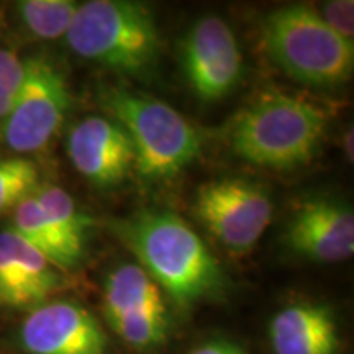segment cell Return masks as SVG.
I'll use <instances>...</instances> for the list:
<instances>
[{
	"label": "cell",
	"instance_id": "6da1fadb",
	"mask_svg": "<svg viewBox=\"0 0 354 354\" xmlns=\"http://www.w3.org/2000/svg\"><path fill=\"white\" fill-rule=\"evenodd\" d=\"M149 277L183 308L218 290L223 272L202 238L179 215L140 210L112 223Z\"/></svg>",
	"mask_w": 354,
	"mask_h": 354
},
{
	"label": "cell",
	"instance_id": "7a4b0ae2",
	"mask_svg": "<svg viewBox=\"0 0 354 354\" xmlns=\"http://www.w3.org/2000/svg\"><path fill=\"white\" fill-rule=\"evenodd\" d=\"M325 128V113L317 105L286 94L268 95L238 113L230 145L251 165L289 171L312 161Z\"/></svg>",
	"mask_w": 354,
	"mask_h": 354
},
{
	"label": "cell",
	"instance_id": "3957f363",
	"mask_svg": "<svg viewBox=\"0 0 354 354\" xmlns=\"http://www.w3.org/2000/svg\"><path fill=\"white\" fill-rule=\"evenodd\" d=\"M64 38L81 57L131 76L149 73L161 53L151 12L128 0L81 3Z\"/></svg>",
	"mask_w": 354,
	"mask_h": 354
},
{
	"label": "cell",
	"instance_id": "277c9868",
	"mask_svg": "<svg viewBox=\"0 0 354 354\" xmlns=\"http://www.w3.org/2000/svg\"><path fill=\"white\" fill-rule=\"evenodd\" d=\"M100 102L135 149V169L149 183L179 176L201 153L194 125L165 102L127 88H105Z\"/></svg>",
	"mask_w": 354,
	"mask_h": 354
},
{
	"label": "cell",
	"instance_id": "5b68a950",
	"mask_svg": "<svg viewBox=\"0 0 354 354\" xmlns=\"http://www.w3.org/2000/svg\"><path fill=\"white\" fill-rule=\"evenodd\" d=\"M261 35L272 63L295 81L335 87L351 77L353 41L336 33L315 8H277L264 19Z\"/></svg>",
	"mask_w": 354,
	"mask_h": 354
},
{
	"label": "cell",
	"instance_id": "8992f818",
	"mask_svg": "<svg viewBox=\"0 0 354 354\" xmlns=\"http://www.w3.org/2000/svg\"><path fill=\"white\" fill-rule=\"evenodd\" d=\"M71 95L64 74L44 56L24 61V77L3 122V140L17 153L43 149L63 125Z\"/></svg>",
	"mask_w": 354,
	"mask_h": 354
},
{
	"label": "cell",
	"instance_id": "52a82bcc",
	"mask_svg": "<svg viewBox=\"0 0 354 354\" xmlns=\"http://www.w3.org/2000/svg\"><path fill=\"white\" fill-rule=\"evenodd\" d=\"M194 212L215 240L234 253H245L271 223L272 202L259 184L225 177L198 187Z\"/></svg>",
	"mask_w": 354,
	"mask_h": 354
},
{
	"label": "cell",
	"instance_id": "ba28073f",
	"mask_svg": "<svg viewBox=\"0 0 354 354\" xmlns=\"http://www.w3.org/2000/svg\"><path fill=\"white\" fill-rule=\"evenodd\" d=\"M241 64L243 56L233 30L220 17H203L180 41L185 81L202 102L227 97L240 81Z\"/></svg>",
	"mask_w": 354,
	"mask_h": 354
},
{
	"label": "cell",
	"instance_id": "9c48e42d",
	"mask_svg": "<svg viewBox=\"0 0 354 354\" xmlns=\"http://www.w3.org/2000/svg\"><path fill=\"white\" fill-rule=\"evenodd\" d=\"M20 339L28 354H105L107 336L97 318L74 302L41 304L25 318Z\"/></svg>",
	"mask_w": 354,
	"mask_h": 354
},
{
	"label": "cell",
	"instance_id": "30bf717a",
	"mask_svg": "<svg viewBox=\"0 0 354 354\" xmlns=\"http://www.w3.org/2000/svg\"><path fill=\"white\" fill-rule=\"evenodd\" d=\"M292 253L317 263H339L354 253V214L336 198H310L295 210L286 232Z\"/></svg>",
	"mask_w": 354,
	"mask_h": 354
},
{
	"label": "cell",
	"instance_id": "8fae6325",
	"mask_svg": "<svg viewBox=\"0 0 354 354\" xmlns=\"http://www.w3.org/2000/svg\"><path fill=\"white\" fill-rule=\"evenodd\" d=\"M68 156L81 176L97 187H115L135 169V149L113 118L87 117L68 136Z\"/></svg>",
	"mask_w": 354,
	"mask_h": 354
},
{
	"label": "cell",
	"instance_id": "7c38bea8",
	"mask_svg": "<svg viewBox=\"0 0 354 354\" xmlns=\"http://www.w3.org/2000/svg\"><path fill=\"white\" fill-rule=\"evenodd\" d=\"M61 284L56 266L10 228L0 232V305L38 307Z\"/></svg>",
	"mask_w": 354,
	"mask_h": 354
},
{
	"label": "cell",
	"instance_id": "4fadbf2b",
	"mask_svg": "<svg viewBox=\"0 0 354 354\" xmlns=\"http://www.w3.org/2000/svg\"><path fill=\"white\" fill-rule=\"evenodd\" d=\"M269 338L276 354H338L339 333L331 310L295 304L272 318Z\"/></svg>",
	"mask_w": 354,
	"mask_h": 354
},
{
	"label": "cell",
	"instance_id": "5bb4252c",
	"mask_svg": "<svg viewBox=\"0 0 354 354\" xmlns=\"http://www.w3.org/2000/svg\"><path fill=\"white\" fill-rule=\"evenodd\" d=\"M166 308L162 290L140 264H122L105 281L104 313L107 322L140 312Z\"/></svg>",
	"mask_w": 354,
	"mask_h": 354
},
{
	"label": "cell",
	"instance_id": "9a60e30c",
	"mask_svg": "<svg viewBox=\"0 0 354 354\" xmlns=\"http://www.w3.org/2000/svg\"><path fill=\"white\" fill-rule=\"evenodd\" d=\"M10 230L61 271L76 268L84 259L64 241L35 196H30L15 207Z\"/></svg>",
	"mask_w": 354,
	"mask_h": 354
},
{
	"label": "cell",
	"instance_id": "2e32d148",
	"mask_svg": "<svg viewBox=\"0 0 354 354\" xmlns=\"http://www.w3.org/2000/svg\"><path fill=\"white\" fill-rule=\"evenodd\" d=\"M33 196L57 232L61 233V236L64 238V241L84 258L87 232L92 225L91 218L84 215L74 198L57 185L39 184Z\"/></svg>",
	"mask_w": 354,
	"mask_h": 354
},
{
	"label": "cell",
	"instance_id": "e0dca14e",
	"mask_svg": "<svg viewBox=\"0 0 354 354\" xmlns=\"http://www.w3.org/2000/svg\"><path fill=\"white\" fill-rule=\"evenodd\" d=\"M15 7L30 33L43 39H56L66 37L79 3L73 0H21Z\"/></svg>",
	"mask_w": 354,
	"mask_h": 354
},
{
	"label": "cell",
	"instance_id": "ac0fdd59",
	"mask_svg": "<svg viewBox=\"0 0 354 354\" xmlns=\"http://www.w3.org/2000/svg\"><path fill=\"white\" fill-rule=\"evenodd\" d=\"M109 325L130 346L146 349L159 346L165 342L169 328V318H167V308L140 310L113 318Z\"/></svg>",
	"mask_w": 354,
	"mask_h": 354
},
{
	"label": "cell",
	"instance_id": "d6986e66",
	"mask_svg": "<svg viewBox=\"0 0 354 354\" xmlns=\"http://www.w3.org/2000/svg\"><path fill=\"white\" fill-rule=\"evenodd\" d=\"M39 187V172L33 161L8 158L0 161V215L15 210Z\"/></svg>",
	"mask_w": 354,
	"mask_h": 354
},
{
	"label": "cell",
	"instance_id": "ffe728a7",
	"mask_svg": "<svg viewBox=\"0 0 354 354\" xmlns=\"http://www.w3.org/2000/svg\"><path fill=\"white\" fill-rule=\"evenodd\" d=\"M24 77V61L13 51L0 50V122H6Z\"/></svg>",
	"mask_w": 354,
	"mask_h": 354
},
{
	"label": "cell",
	"instance_id": "44dd1931",
	"mask_svg": "<svg viewBox=\"0 0 354 354\" xmlns=\"http://www.w3.org/2000/svg\"><path fill=\"white\" fill-rule=\"evenodd\" d=\"M354 3L351 0H336L323 6V10L318 12L322 19L328 24L336 33L342 35L343 38L353 41L354 21H353Z\"/></svg>",
	"mask_w": 354,
	"mask_h": 354
},
{
	"label": "cell",
	"instance_id": "7402d4cb",
	"mask_svg": "<svg viewBox=\"0 0 354 354\" xmlns=\"http://www.w3.org/2000/svg\"><path fill=\"white\" fill-rule=\"evenodd\" d=\"M190 354H246V351L240 344L228 342V339H214L194 349Z\"/></svg>",
	"mask_w": 354,
	"mask_h": 354
},
{
	"label": "cell",
	"instance_id": "603a6c76",
	"mask_svg": "<svg viewBox=\"0 0 354 354\" xmlns=\"http://www.w3.org/2000/svg\"><path fill=\"white\" fill-rule=\"evenodd\" d=\"M353 131L349 130V135L344 136V151L349 154V161H353Z\"/></svg>",
	"mask_w": 354,
	"mask_h": 354
}]
</instances>
